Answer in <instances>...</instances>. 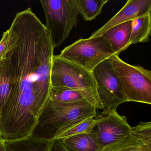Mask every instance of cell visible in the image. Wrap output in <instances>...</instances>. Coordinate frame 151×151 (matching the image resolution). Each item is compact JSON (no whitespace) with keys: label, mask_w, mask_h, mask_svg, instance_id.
<instances>
[{"label":"cell","mask_w":151,"mask_h":151,"mask_svg":"<svg viewBox=\"0 0 151 151\" xmlns=\"http://www.w3.org/2000/svg\"><path fill=\"white\" fill-rule=\"evenodd\" d=\"M9 30L6 58L13 85L0 113V127L26 137L32 133L48 99L54 48L49 32L30 8L16 14Z\"/></svg>","instance_id":"obj_1"},{"label":"cell","mask_w":151,"mask_h":151,"mask_svg":"<svg viewBox=\"0 0 151 151\" xmlns=\"http://www.w3.org/2000/svg\"><path fill=\"white\" fill-rule=\"evenodd\" d=\"M96 114V108L86 100L59 104L47 99L29 137L54 141L63 132Z\"/></svg>","instance_id":"obj_2"},{"label":"cell","mask_w":151,"mask_h":151,"mask_svg":"<svg viewBox=\"0 0 151 151\" xmlns=\"http://www.w3.org/2000/svg\"><path fill=\"white\" fill-rule=\"evenodd\" d=\"M51 87L76 91L94 106L102 109L91 72L78 65L53 55L51 70Z\"/></svg>","instance_id":"obj_3"},{"label":"cell","mask_w":151,"mask_h":151,"mask_svg":"<svg viewBox=\"0 0 151 151\" xmlns=\"http://www.w3.org/2000/svg\"><path fill=\"white\" fill-rule=\"evenodd\" d=\"M45 16L46 28L53 48L59 47L77 26L79 15L75 0H41Z\"/></svg>","instance_id":"obj_4"},{"label":"cell","mask_w":151,"mask_h":151,"mask_svg":"<svg viewBox=\"0 0 151 151\" xmlns=\"http://www.w3.org/2000/svg\"><path fill=\"white\" fill-rule=\"evenodd\" d=\"M110 58L127 101L151 105V71L140 66L128 64L116 55Z\"/></svg>","instance_id":"obj_5"},{"label":"cell","mask_w":151,"mask_h":151,"mask_svg":"<svg viewBox=\"0 0 151 151\" xmlns=\"http://www.w3.org/2000/svg\"><path fill=\"white\" fill-rule=\"evenodd\" d=\"M114 54L102 35L81 39L64 48L60 56L91 72L101 63Z\"/></svg>","instance_id":"obj_6"},{"label":"cell","mask_w":151,"mask_h":151,"mask_svg":"<svg viewBox=\"0 0 151 151\" xmlns=\"http://www.w3.org/2000/svg\"><path fill=\"white\" fill-rule=\"evenodd\" d=\"M91 72L97 97L103 110L101 114L116 110L118 106L127 102L122 84L110 58L97 65Z\"/></svg>","instance_id":"obj_7"},{"label":"cell","mask_w":151,"mask_h":151,"mask_svg":"<svg viewBox=\"0 0 151 151\" xmlns=\"http://www.w3.org/2000/svg\"><path fill=\"white\" fill-rule=\"evenodd\" d=\"M95 119L96 124L91 133L97 140L99 149L124 138L131 132L132 127L126 117L120 115L116 110L101 114Z\"/></svg>","instance_id":"obj_8"},{"label":"cell","mask_w":151,"mask_h":151,"mask_svg":"<svg viewBox=\"0 0 151 151\" xmlns=\"http://www.w3.org/2000/svg\"><path fill=\"white\" fill-rule=\"evenodd\" d=\"M151 11V0H128L124 6L106 24L93 32L90 37L102 35L117 24L132 21Z\"/></svg>","instance_id":"obj_9"},{"label":"cell","mask_w":151,"mask_h":151,"mask_svg":"<svg viewBox=\"0 0 151 151\" xmlns=\"http://www.w3.org/2000/svg\"><path fill=\"white\" fill-rule=\"evenodd\" d=\"M132 21L114 26L102 34L110 45L115 55L125 51L129 47Z\"/></svg>","instance_id":"obj_10"},{"label":"cell","mask_w":151,"mask_h":151,"mask_svg":"<svg viewBox=\"0 0 151 151\" xmlns=\"http://www.w3.org/2000/svg\"><path fill=\"white\" fill-rule=\"evenodd\" d=\"M59 139L69 151H98L99 149L97 140L91 132Z\"/></svg>","instance_id":"obj_11"},{"label":"cell","mask_w":151,"mask_h":151,"mask_svg":"<svg viewBox=\"0 0 151 151\" xmlns=\"http://www.w3.org/2000/svg\"><path fill=\"white\" fill-rule=\"evenodd\" d=\"M151 32V11L132 20L129 47L149 42Z\"/></svg>","instance_id":"obj_12"},{"label":"cell","mask_w":151,"mask_h":151,"mask_svg":"<svg viewBox=\"0 0 151 151\" xmlns=\"http://www.w3.org/2000/svg\"><path fill=\"white\" fill-rule=\"evenodd\" d=\"M54 141L29 137L23 139L6 140L7 151H50Z\"/></svg>","instance_id":"obj_13"},{"label":"cell","mask_w":151,"mask_h":151,"mask_svg":"<svg viewBox=\"0 0 151 151\" xmlns=\"http://www.w3.org/2000/svg\"><path fill=\"white\" fill-rule=\"evenodd\" d=\"M98 151H151V144L145 142L131 132L124 138Z\"/></svg>","instance_id":"obj_14"},{"label":"cell","mask_w":151,"mask_h":151,"mask_svg":"<svg viewBox=\"0 0 151 151\" xmlns=\"http://www.w3.org/2000/svg\"><path fill=\"white\" fill-rule=\"evenodd\" d=\"M13 85L12 70L6 58L0 60V113L8 99Z\"/></svg>","instance_id":"obj_15"},{"label":"cell","mask_w":151,"mask_h":151,"mask_svg":"<svg viewBox=\"0 0 151 151\" xmlns=\"http://www.w3.org/2000/svg\"><path fill=\"white\" fill-rule=\"evenodd\" d=\"M79 14L86 21L96 19L102 11L104 5L108 0H75Z\"/></svg>","instance_id":"obj_16"},{"label":"cell","mask_w":151,"mask_h":151,"mask_svg":"<svg viewBox=\"0 0 151 151\" xmlns=\"http://www.w3.org/2000/svg\"><path fill=\"white\" fill-rule=\"evenodd\" d=\"M47 99L59 104H70L86 100L78 92L52 87L50 89Z\"/></svg>","instance_id":"obj_17"},{"label":"cell","mask_w":151,"mask_h":151,"mask_svg":"<svg viewBox=\"0 0 151 151\" xmlns=\"http://www.w3.org/2000/svg\"><path fill=\"white\" fill-rule=\"evenodd\" d=\"M95 117L87 118L63 132L57 137L56 139H61L81 133H90L95 126Z\"/></svg>","instance_id":"obj_18"},{"label":"cell","mask_w":151,"mask_h":151,"mask_svg":"<svg viewBox=\"0 0 151 151\" xmlns=\"http://www.w3.org/2000/svg\"><path fill=\"white\" fill-rule=\"evenodd\" d=\"M132 133L145 142L151 144V122H140L132 127Z\"/></svg>","instance_id":"obj_19"},{"label":"cell","mask_w":151,"mask_h":151,"mask_svg":"<svg viewBox=\"0 0 151 151\" xmlns=\"http://www.w3.org/2000/svg\"><path fill=\"white\" fill-rule=\"evenodd\" d=\"M9 40V32L8 29L3 32L2 38L0 40V60L6 58L8 49Z\"/></svg>","instance_id":"obj_20"},{"label":"cell","mask_w":151,"mask_h":151,"mask_svg":"<svg viewBox=\"0 0 151 151\" xmlns=\"http://www.w3.org/2000/svg\"><path fill=\"white\" fill-rule=\"evenodd\" d=\"M50 151H69L63 145L60 139L54 141Z\"/></svg>","instance_id":"obj_21"},{"label":"cell","mask_w":151,"mask_h":151,"mask_svg":"<svg viewBox=\"0 0 151 151\" xmlns=\"http://www.w3.org/2000/svg\"><path fill=\"white\" fill-rule=\"evenodd\" d=\"M5 142L6 140L0 137V151H7Z\"/></svg>","instance_id":"obj_22"},{"label":"cell","mask_w":151,"mask_h":151,"mask_svg":"<svg viewBox=\"0 0 151 151\" xmlns=\"http://www.w3.org/2000/svg\"><path fill=\"white\" fill-rule=\"evenodd\" d=\"M0 120H1V113H0ZM0 137H1V132H0Z\"/></svg>","instance_id":"obj_23"}]
</instances>
